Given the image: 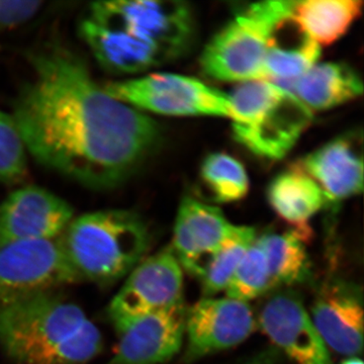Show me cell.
Segmentation results:
<instances>
[{"label":"cell","instance_id":"obj_18","mask_svg":"<svg viewBox=\"0 0 364 364\" xmlns=\"http://www.w3.org/2000/svg\"><path fill=\"white\" fill-rule=\"evenodd\" d=\"M294 4L273 21L265 59V80L287 83L286 90L316 65L321 55L320 46L294 18Z\"/></svg>","mask_w":364,"mask_h":364},{"label":"cell","instance_id":"obj_3","mask_svg":"<svg viewBox=\"0 0 364 364\" xmlns=\"http://www.w3.org/2000/svg\"><path fill=\"white\" fill-rule=\"evenodd\" d=\"M60 241L79 282L109 286L145 258L150 233L136 213L112 208L74 218Z\"/></svg>","mask_w":364,"mask_h":364},{"label":"cell","instance_id":"obj_24","mask_svg":"<svg viewBox=\"0 0 364 364\" xmlns=\"http://www.w3.org/2000/svg\"><path fill=\"white\" fill-rule=\"evenodd\" d=\"M200 178L217 203H235L245 198L249 177L245 167L226 153H213L205 158Z\"/></svg>","mask_w":364,"mask_h":364},{"label":"cell","instance_id":"obj_15","mask_svg":"<svg viewBox=\"0 0 364 364\" xmlns=\"http://www.w3.org/2000/svg\"><path fill=\"white\" fill-rule=\"evenodd\" d=\"M310 316L328 348L350 358L363 352V301L358 287L333 282L314 301Z\"/></svg>","mask_w":364,"mask_h":364},{"label":"cell","instance_id":"obj_23","mask_svg":"<svg viewBox=\"0 0 364 364\" xmlns=\"http://www.w3.org/2000/svg\"><path fill=\"white\" fill-rule=\"evenodd\" d=\"M256 237L257 235L254 228L238 226L221 247L215 251L202 275L198 277L205 298H214L215 294L226 291L242 258Z\"/></svg>","mask_w":364,"mask_h":364},{"label":"cell","instance_id":"obj_27","mask_svg":"<svg viewBox=\"0 0 364 364\" xmlns=\"http://www.w3.org/2000/svg\"><path fill=\"white\" fill-rule=\"evenodd\" d=\"M43 2L33 0H0V32L13 30L33 20Z\"/></svg>","mask_w":364,"mask_h":364},{"label":"cell","instance_id":"obj_4","mask_svg":"<svg viewBox=\"0 0 364 364\" xmlns=\"http://www.w3.org/2000/svg\"><path fill=\"white\" fill-rule=\"evenodd\" d=\"M229 97L240 119L233 124L235 139L265 159L286 157L313 122V112L291 90L270 81L240 83Z\"/></svg>","mask_w":364,"mask_h":364},{"label":"cell","instance_id":"obj_2","mask_svg":"<svg viewBox=\"0 0 364 364\" xmlns=\"http://www.w3.org/2000/svg\"><path fill=\"white\" fill-rule=\"evenodd\" d=\"M0 346L18 364H86L102 336L80 306L49 291L0 306Z\"/></svg>","mask_w":364,"mask_h":364},{"label":"cell","instance_id":"obj_19","mask_svg":"<svg viewBox=\"0 0 364 364\" xmlns=\"http://www.w3.org/2000/svg\"><path fill=\"white\" fill-rule=\"evenodd\" d=\"M267 200L275 214L293 227L305 243L313 236L311 220L329 203L322 189L298 165L270 182Z\"/></svg>","mask_w":364,"mask_h":364},{"label":"cell","instance_id":"obj_5","mask_svg":"<svg viewBox=\"0 0 364 364\" xmlns=\"http://www.w3.org/2000/svg\"><path fill=\"white\" fill-rule=\"evenodd\" d=\"M293 4L289 0L256 2L237 14L205 46L200 57L203 73L224 82L265 80L270 28Z\"/></svg>","mask_w":364,"mask_h":364},{"label":"cell","instance_id":"obj_26","mask_svg":"<svg viewBox=\"0 0 364 364\" xmlns=\"http://www.w3.org/2000/svg\"><path fill=\"white\" fill-rule=\"evenodd\" d=\"M28 172V151L11 114L0 109V183L18 186Z\"/></svg>","mask_w":364,"mask_h":364},{"label":"cell","instance_id":"obj_28","mask_svg":"<svg viewBox=\"0 0 364 364\" xmlns=\"http://www.w3.org/2000/svg\"><path fill=\"white\" fill-rule=\"evenodd\" d=\"M341 364H364L363 361L361 360L360 358H349L347 359H345L343 363Z\"/></svg>","mask_w":364,"mask_h":364},{"label":"cell","instance_id":"obj_12","mask_svg":"<svg viewBox=\"0 0 364 364\" xmlns=\"http://www.w3.org/2000/svg\"><path fill=\"white\" fill-rule=\"evenodd\" d=\"M259 326L274 348L294 364H333L327 345L296 294L286 291L268 299Z\"/></svg>","mask_w":364,"mask_h":364},{"label":"cell","instance_id":"obj_7","mask_svg":"<svg viewBox=\"0 0 364 364\" xmlns=\"http://www.w3.org/2000/svg\"><path fill=\"white\" fill-rule=\"evenodd\" d=\"M90 18L131 33L157 48L167 60L188 49L195 33L193 13L186 2L117 0L91 4Z\"/></svg>","mask_w":364,"mask_h":364},{"label":"cell","instance_id":"obj_11","mask_svg":"<svg viewBox=\"0 0 364 364\" xmlns=\"http://www.w3.org/2000/svg\"><path fill=\"white\" fill-rule=\"evenodd\" d=\"M73 219L63 198L40 186H21L0 203V246L59 238Z\"/></svg>","mask_w":364,"mask_h":364},{"label":"cell","instance_id":"obj_21","mask_svg":"<svg viewBox=\"0 0 364 364\" xmlns=\"http://www.w3.org/2000/svg\"><path fill=\"white\" fill-rule=\"evenodd\" d=\"M359 0L294 1L293 14L318 46L331 45L347 33L363 11Z\"/></svg>","mask_w":364,"mask_h":364},{"label":"cell","instance_id":"obj_16","mask_svg":"<svg viewBox=\"0 0 364 364\" xmlns=\"http://www.w3.org/2000/svg\"><path fill=\"white\" fill-rule=\"evenodd\" d=\"M360 138L355 134H346L333 139L299 163V168L318 184L329 203L363 193Z\"/></svg>","mask_w":364,"mask_h":364},{"label":"cell","instance_id":"obj_22","mask_svg":"<svg viewBox=\"0 0 364 364\" xmlns=\"http://www.w3.org/2000/svg\"><path fill=\"white\" fill-rule=\"evenodd\" d=\"M267 257L272 289L305 282L310 262L305 242L296 232L267 233L256 238Z\"/></svg>","mask_w":364,"mask_h":364},{"label":"cell","instance_id":"obj_14","mask_svg":"<svg viewBox=\"0 0 364 364\" xmlns=\"http://www.w3.org/2000/svg\"><path fill=\"white\" fill-rule=\"evenodd\" d=\"M186 308L178 304L130 323L119 334L116 353L107 364H163L181 351Z\"/></svg>","mask_w":364,"mask_h":364},{"label":"cell","instance_id":"obj_6","mask_svg":"<svg viewBox=\"0 0 364 364\" xmlns=\"http://www.w3.org/2000/svg\"><path fill=\"white\" fill-rule=\"evenodd\" d=\"M102 86L111 97L145 114L225 117L233 124L240 121L229 95L188 76L152 73Z\"/></svg>","mask_w":364,"mask_h":364},{"label":"cell","instance_id":"obj_8","mask_svg":"<svg viewBox=\"0 0 364 364\" xmlns=\"http://www.w3.org/2000/svg\"><path fill=\"white\" fill-rule=\"evenodd\" d=\"M77 282L60 237L0 246V306Z\"/></svg>","mask_w":364,"mask_h":364},{"label":"cell","instance_id":"obj_10","mask_svg":"<svg viewBox=\"0 0 364 364\" xmlns=\"http://www.w3.org/2000/svg\"><path fill=\"white\" fill-rule=\"evenodd\" d=\"M252 309L231 298H203L186 310L184 360L193 363L233 348L255 331Z\"/></svg>","mask_w":364,"mask_h":364},{"label":"cell","instance_id":"obj_13","mask_svg":"<svg viewBox=\"0 0 364 364\" xmlns=\"http://www.w3.org/2000/svg\"><path fill=\"white\" fill-rule=\"evenodd\" d=\"M237 227L220 208L186 196L179 205L170 248L181 267L198 279Z\"/></svg>","mask_w":364,"mask_h":364},{"label":"cell","instance_id":"obj_20","mask_svg":"<svg viewBox=\"0 0 364 364\" xmlns=\"http://www.w3.org/2000/svg\"><path fill=\"white\" fill-rule=\"evenodd\" d=\"M289 88L313 112L334 109L361 97L363 85L352 67L328 62L314 65Z\"/></svg>","mask_w":364,"mask_h":364},{"label":"cell","instance_id":"obj_17","mask_svg":"<svg viewBox=\"0 0 364 364\" xmlns=\"http://www.w3.org/2000/svg\"><path fill=\"white\" fill-rule=\"evenodd\" d=\"M79 33L100 67L114 75L142 73L168 61L152 45L90 18L82 21Z\"/></svg>","mask_w":364,"mask_h":364},{"label":"cell","instance_id":"obj_9","mask_svg":"<svg viewBox=\"0 0 364 364\" xmlns=\"http://www.w3.org/2000/svg\"><path fill=\"white\" fill-rule=\"evenodd\" d=\"M183 303V272L167 247L144 258L128 274L107 306V317L121 331L136 318Z\"/></svg>","mask_w":364,"mask_h":364},{"label":"cell","instance_id":"obj_25","mask_svg":"<svg viewBox=\"0 0 364 364\" xmlns=\"http://www.w3.org/2000/svg\"><path fill=\"white\" fill-rule=\"evenodd\" d=\"M270 289H272L267 257L255 239L228 284L227 296L247 303Z\"/></svg>","mask_w":364,"mask_h":364},{"label":"cell","instance_id":"obj_1","mask_svg":"<svg viewBox=\"0 0 364 364\" xmlns=\"http://www.w3.org/2000/svg\"><path fill=\"white\" fill-rule=\"evenodd\" d=\"M32 75L13 105L28 154L95 191L123 186L153 156L162 130L148 114L111 97L85 60L55 42L28 55Z\"/></svg>","mask_w":364,"mask_h":364}]
</instances>
